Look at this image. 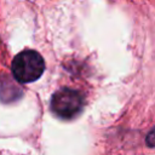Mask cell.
<instances>
[{
  "mask_svg": "<svg viewBox=\"0 0 155 155\" xmlns=\"http://www.w3.org/2000/svg\"><path fill=\"white\" fill-rule=\"evenodd\" d=\"M21 94H22L21 88L12 80L5 78L0 81V99L2 102H5V103L13 102V101L18 99Z\"/></svg>",
  "mask_w": 155,
  "mask_h": 155,
  "instance_id": "3",
  "label": "cell"
},
{
  "mask_svg": "<svg viewBox=\"0 0 155 155\" xmlns=\"http://www.w3.org/2000/svg\"><path fill=\"white\" fill-rule=\"evenodd\" d=\"M147 143H148V145H150V147H155V127H154L153 131L148 134V137H147Z\"/></svg>",
  "mask_w": 155,
  "mask_h": 155,
  "instance_id": "4",
  "label": "cell"
},
{
  "mask_svg": "<svg viewBox=\"0 0 155 155\" xmlns=\"http://www.w3.org/2000/svg\"><path fill=\"white\" fill-rule=\"evenodd\" d=\"M45 69L42 57L33 50H25L18 53L12 62L13 78L23 84L38 80Z\"/></svg>",
  "mask_w": 155,
  "mask_h": 155,
  "instance_id": "1",
  "label": "cell"
},
{
  "mask_svg": "<svg viewBox=\"0 0 155 155\" xmlns=\"http://www.w3.org/2000/svg\"><path fill=\"white\" fill-rule=\"evenodd\" d=\"M84 107V99L81 94L71 88L58 90L51 99L52 111L61 119H73L75 117Z\"/></svg>",
  "mask_w": 155,
  "mask_h": 155,
  "instance_id": "2",
  "label": "cell"
}]
</instances>
